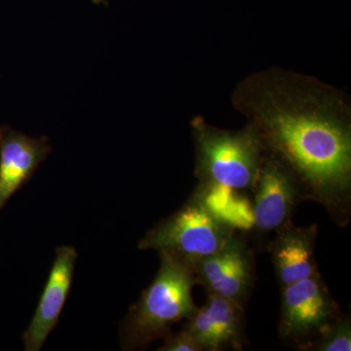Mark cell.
<instances>
[{"instance_id": "6da1fadb", "label": "cell", "mask_w": 351, "mask_h": 351, "mask_svg": "<svg viewBox=\"0 0 351 351\" xmlns=\"http://www.w3.org/2000/svg\"><path fill=\"white\" fill-rule=\"evenodd\" d=\"M265 149L292 172L306 199L339 226L350 221L351 128L348 108L331 89L281 73L253 76L237 94Z\"/></svg>"}, {"instance_id": "7a4b0ae2", "label": "cell", "mask_w": 351, "mask_h": 351, "mask_svg": "<svg viewBox=\"0 0 351 351\" xmlns=\"http://www.w3.org/2000/svg\"><path fill=\"white\" fill-rule=\"evenodd\" d=\"M159 258L156 276L122 324L123 350H145L152 341L165 338L175 323L188 319L197 307L193 298L197 284L195 270L164 252H159Z\"/></svg>"}, {"instance_id": "3957f363", "label": "cell", "mask_w": 351, "mask_h": 351, "mask_svg": "<svg viewBox=\"0 0 351 351\" xmlns=\"http://www.w3.org/2000/svg\"><path fill=\"white\" fill-rule=\"evenodd\" d=\"M191 126L197 189L209 196L215 191L253 189L267 152L257 129L250 124L241 131L221 130L201 117L193 119Z\"/></svg>"}, {"instance_id": "277c9868", "label": "cell", "mask_w": 351, "mask_h": 351, "mask_svg": "<svg viewBox=\"0 0 351 351\" xmlns=\"http://www.w3.org/2000/svg\"><path fill=\"white\" fill-rule=\"evenodd\" d=\"M209 198L196 189L178 211L141 239L138 248L164 252L195 269L201 261L221 250L237 232L232 221L217 213Z\"/></svg>"}, {"instance_id": "5b68a950", "label": "cell", "mask_w": 351, "mask_h": 351, "mask_svg": "<svg viewBox=\"0 0 351 351\" xmlns=\"http://www.w3.org/2000/svg\"><path fill=\"white\" fill-rule=\"evenodd\" d=\"M281 290L279 336L300 350L341 315L319 272Z\"/></svg>"}, {"instance_id": "8992f818", "label": "cell", "mask_w": 351, "mask_h": 351, "mask_svg": "<svg viewBox=\"0 0 351 351\" xmlns=\"http://www.w3.org/2000/svg\"><path fill=\"white\" fill-rule=\"evenodd\" d=\"M253 186V226L260 234L276 232L292 221L295 206L306 199L290 170L267 152Z\"/></svg>"}, {"instance_id": "52a82bcc", "label": "cell", "mask_w": 351, "mask_h": 351, "mask_svg": "<svg viewBox=\"0 0 351 351\" xmlns=\"http://www.w3.org/2000/svg\"><path fill=\"white\" fill-rule=\"evenodd\" d=\"M254 254L241 235L235 232L221 250L195 267L196 282L208 294L232 300L245 306L254 283Z\"/></svg>"}, {"instance_id": "ba28073f", "label": "cell", "mask_w": 351, "mask_h": 351, "mask_svg": "<svg viewBox=\"0 0 351 351\" xmlns=\"http://www.w3.org/2000/svg\"><path fill=\"white\" fill-rule=\"evenodd\" d=\"M244 307L232 300L208 294L205 304L196 307L182 329L202 351L242 350L246 341Z\"/></svg>"}, {"instance_id": "9c48e42d", "label": "cell", "mask_w": 351, "mask_h": 351, "mask_svg": "<svg viewBox=\"0 0 351 351\" xmlns=\"http://www.w3.org/2000/svg\"><path fill=\"white\" fill-rule=\"evenodd\" d=\"M77 256V252L73 247L62 246L56 249V257L36 313L31 324L23 335L25 350H40L50 332L59 322L73 283Z\"/></svg>"}, {"instance_id": "30bf717a", "label": "cell", "mask_w": 351, "mask_h": 351, "mask_svg": "<svg viewBox=\"0 0 351 351\" xmlns=\"http://www.w3.org/2000/svg\"><path fill=\"white\" fill-rule=\"evenodd\" d=\"M52 151L49 138H32L0 126V211L14 193L32 179Z\"/></svg>"}, {"instance_id": "8fae6325", "label": "cell", "mask_w": 351, "mask_h": 351, "mask_svg": "<svg viewBox=\"0 0 351 351\" xmlns=\"http://www.w3.org/2000/svg\"><path fill=\"white\" fill-rule=\"evenodd\" d=\"M318 226H295L292 221L279 228L269 251L281 289L317 274L314 258Z\"/></svg>"}, {"instance_id": "7c38bea8", "label": "cell", "mask_w": 351, "mask_h": 351, "mask_svg": "<svg viewBox=\"0 0 351 351\" xmlns=\"http://www.w3.org/2000/svg\"><path fill=\"white\" fill-rule=\"evenodd\" d=\"M313 351H350L351 322L348 316H339L304 348Z\"/></svg>"}, {"instance_id": "4fadbf2b", "label": "cell", "mask_w": 351, "mask_h": 351, "mask_svg": "<svg viewBox=\"0 0 351 351\" xmlns=\"http://www.w3.org/2000/svg\"><path fill=\"white\" fill-rule=\"evenodd\" d=\"M163 339L164 343L158 348L159 351H202L195 339L184 329L177 334L171 332Z\"/></svg>"}]
</instances>
